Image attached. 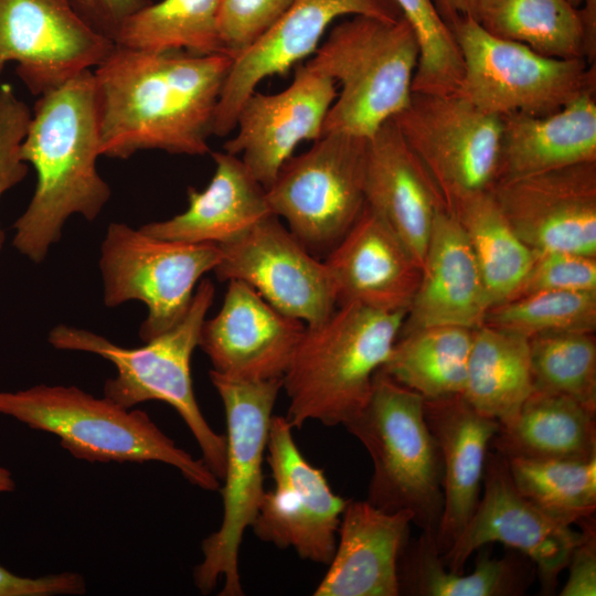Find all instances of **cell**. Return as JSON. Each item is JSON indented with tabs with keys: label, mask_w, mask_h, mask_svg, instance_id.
I'll return each mask as SVG.
<instances>
[{
	"label": "cell",
	"mask_w": 596,
	"mask_h": 596,
	"mask_svg": "<svg viewBox=\"0 0 596 596\" xmlns=\"http://www.w3.org/2000/svg\"><path fill=\"white\" fill-rule=\"evenodd\" d=\"M233 58L217 53L151 52L115 44L93 72L100 153L140 150L204 156Z\"/></svg>",
	"instance_id": "obj_1"
},
{
	"label": "cell",
	"mask_w": 596,
	"mask_h": 596,
	"mask_svg": "<svg viewBox=\"0 0 596 596\" xmlns=\"http://www.w3.org/2000/svg\"><path fill=\"white\" fill-rule=\"evenodd\" d=\"M102 156L95 82L86 70L39 96L20 157L36 172L34 194L15 221L13 246L41 263L58 242L66 220L94 221L111 195L99 175Z\"/></svg>",
	"instance_id": "obj_2"
},
{
	"label": "cell",
	"mask_w": 596,
	"mask_h": 596,
	"mask_svg": "<svg viewBox=\"0 0 596 596\" xmlns=\"http://www.w3.org/2000/svg\"><path fill=\"white\" fill-rule=\"evenodd\" d=\"M406 313L345 302L306 326L283 376L292 428L312 421L344 425L365 405Z\"/></svg>",
	"instance_id": "obj_3"
},
{
	"label": "cell",
	"mask_w": 596,
	"mask_h": 596,
	"mask_svg": "<svg viewBox=\"0 0 596 596\" xmlns=\"http://www.w3.org/2000/svg\"><path fill=\"white\" fill-rule=\"evenodd\" d=\"M0 413L32 429L53 434L73 457L89 462L158 461L174 467L206 491L221 480L201 459L177 446L141 409H126L77 386L39 384L0 392Z\"/></svg>",
	"instance_id": "obj_4"
},
{
	"label": "cell",
	"mask_w": 596,
	"mask_h": 596,
	"mask_svg": "<svg viewBox=\"0 0 596 596\" xmlns=\"http://www.w3.org/2000/svg\"><path fill=\"white\" fill-rule=\"evenodd\" d=\"M214 294L213 283L203 279L185 317L138 348H124L95 332L66 324L55 326L47 340L55 349L94 353L111 362L117 374L105 382L104 396L120 407L130 409L148 401H161L173 407L200 447L202 460L222 480L226 438L204 418L191 376V358Z\"/></svg>",
	"instance_id": "obj_5"
},
{
	"label": "cell",
	"mask_w": 596,
	"mask_h": 596,
	"mask_svg": "<svg viewBox=\"0 0 596 596\" xmlns=\"http://www.w3.org/2000/svg\"><path fill=\"white\" fill-rule=\"evenodd\" d=\"M419 47L408 22L352 15L329 32L306 64L338 82L326 134L370 138L409 103Z\"/></svg>",
	"instance_id": "obj_6"
},
{
	"label": "cell",
	"mask_w": 596,
	"mask_h": 596,
	"mask_svg": "<svg viewBox=\"0 0 596 596\" xmlns=\"http://www.w3.org/2000/svg\"><path fill=\"white\" fill-rule=\"evenodd\" d=\"M343 426L373 462L366 501L386 512H411L413 523L436 538L443 465L424 416V397L379 370L365 405Z\"/></svg>",
	"instance_id": "obj_7"
},
{
	"label": "cell",
	"mask_w": 596,
	"mask_h": 596,
	"mask_svg": "<svg viewBox=\"0 0 596 596\" xmlns=\"http://www.w3.org/2000/svg\"><path fill=\"white\" fill-rule=\"evenodd\" d=\"M209 375L222 400L226 421V464L220 488L223 518L220 528L201 543L203 557L193 578L202 594L212 593L222 578L220 596H242L240 547L266 491L263 461L283 379L241 381L213 370Z\"/></svg>",
	"instance_id": "obj_8"
},
{
	"label": "cell",
	"mask_w": 596,
	"mask_h": 596,
	"mask_svg": "<svg viewBox=\"0 0 596 596\" xmlns=\"http://www.w3.org/2000/svg\"><path fill=\"white\" fill-rule=\"evenodd\" d=\"M450 30L464 63L457 94L485 113L546 116L596 93L595 64L584 58L542 55L490 34L470 15Z\"/></svg>",
	"instance_id": "obj_9"
},
{
	"label": "cell",
	"mask_w": 596,
	"mask_h": 596,
	"mask_svg": "<svg viewBox=\"0 0 596 596\" xmlns=\"http://www.w3.org/2000/svg\"><path fill=\"white\" fill-rule=\"evenodd\" d=\"M366 146V138L322 135L266 189L272 213L311 253L330 252L363 211Z\"/></svg>",
	"instance_id": "obj_10"
},
{
	"label": "cell",
	"mask_w": 596,
	"mask_h": 596,
	"mask_svg": "<svg viewBox=\"0 0 596 596\" xmlns=\"http://www.w3.org/2000/svg\"><path fill=\"white\" fill-rule=\"evenodd\" d=\"M214 244L162 240L125 223H110L100 246L104 302L114 308L139 300L148 308L139 336L147 342L177 326L188 313L201 277L214 270Z\"/></svg>",
	"instance_id": "obj_11"
},
{
	"label": "cell",
	"mask_w": 596,
	"mask_h": 596,
	"mask_svg": "<svg viewBox=\"0 0 596 596\" xmlns=\"http://www.w3.org/2000/svg\"><path fill=\"white\" fill-rule=\"evenodd\" d=\"M437 185L447 211L491 191L497 180L501 117L485 113L459 94L412 92L393 118Z\"/></svg>",
	"instance_id": "obj_12"
},
{
	"label": "cell",
	"mask_w": 596,
	"mask_h": 596,
	"mask_svg": "<svg viewBox=\"0 0 596 596\" xmlns=\"http://www.w3.org/2000/svg\"><path fill=\"white\" fill-rule=\"evenodd\" d=\"M266 451L275 486L265 491L251 529L260 541L328 565L348 500L334 493L324 471L302 456L286 416L273 415Z\"/></svg>",
	"instance_id": "obj_13"
},
{
	"label": "cell",
	"mask_w": 596,
	"mask_h": 596,
	"mask_svg": "<svg viewBox=\"0 0 596 596\" xmlns=\"http://www.w3.org/2000/svg\"><path fill=\"white\" fill-rule=\"evenodd\" d=\"M482 487L483 493L470 520L451 547L440 555L444 566L451 573L464 574L473 552L500 542L534 563L541 595H554L558 576L567 567L581 532L523 497L512 480L507 458L497 451H488Z\"/></svg>",
	"instance_id": "obj_14"
},
{
	"label": "cell",
	"mask_w": 596,
	"mask_h": 596,
	"mask_svg": "<svg viewBox=\"0 0 596 596\" xmlns=\"http://www.w3.org/2000/svg\"><path fill=\"white\" fill-rule=\"evenodd\" d=\"M214 268L220 281L240 280L268 304L306 326L324 320L338 306L324 262L272 214L220 245Z\"/></svg>",
	"instance_id": "obj_15"
},
{
	"label": "cell",
	"mask_w": 596,
	"mask_h": 596,
	"mask_svg": "<svg viewBox=\"0 0 596 596\" xmlns=\"http://www.w3.org/2000/svg\"><path fill=\"white\" fill-rule=\"evenodd\" d=\"M114 45L68 0H0V76L17 62V75L33 95L96 67Z\"/></svg>",
	"instance_id": "obj_16"
},
{
	"label": "cell",
	"mask_w": 596,
	"mask_h": 596,
	"mask_svg": "<svg viewBox=\"0 0 596 596\" xmlns=\"http://www.w3.org/2000/svg\"><path fill=\"white\" fill-rule=\"evenodd\" d=\"M491 193L533 251L596 256V161L501 181Z\"/></svg>",
	"instance_id": "obj_17"
},
{
	"label": "cell",
	"mask_w": 596,
	"mask_h": 596,
	"mask_svg": "<svg viewBox=\"0 0 596 596\" xmlns=\"http://www.w3.org/2000/svg\"><path fill=\"white\" fill-rule=\"evenodd\" d=\"M337 94L336 82L306 63L298 64L285 89L275 94L255 91L247 97L236 118L237 131L223 149L241 155L245 167L266 190L300 142L322 136Z\"/></svg>",
	"instance_id": "obj_18"
},
{
	"label": "cell",
	"mask_w": 596,
	"mask_h": 596,
	"mask_svg": "<svg viewBox=\"0 0 596 596\" xmlns=\"http://www.w3.org/2000/svg\"><path fill=\"white\" fill-rule=\"evenodd\" d=\"M344 15L392 21L403 18L394 0H295L265 35L233 58L219 99L213 135L231 134L242 105L257 85L267 77L286 74L312 55L329 25Z\"/></svg>",
	"instance_id": "obj_19"
},
{
	"label": "cell",
	"mask_w": 596,
	"mask_h": 596,
	"mask_svg": "<svg viewBox=\"0 0 596 596\" xmlns=\"http://www.w3.org/2000/svg\"><path fill=\"white\" fill-rule=\"evenodd\" d=\"M306 324L247 284L228 280L219 312L203 321L199 345L212 370L241 381L283 379Z\"/></svg>",
	"instance_id": "obj_20"
},
{
	"label": "cell",
	"mask_w": 596,
	"mask_h": 596,
	"mask_svg": "<svg viewBox=\"0 0 596 596\" xmlns=\"http://www.w3.org/2000/svg\"><path fill=\"white\" fill-rule=\"evenodd\" d=\"M324 264L338 305L358 302L384 311L407 312L422 273L400 237L366 204Z\"/></svg>",
	"instance_id": "obj_21"
},
{
	"label": "cell",
	"mask_w": 596,
	"mask_h": 596,
	"mask_svg": "<svg viewBox=\"0 0 596 596\" xmlns=\"http://www.w3.org/2000/svg\"><path fill=\"white\" fill-rule=\"evenodd\" d=\"M364 194L365 204L394 231L422 269L435 216L447 207L393 118L368 138Z\"/></svg>",
	"instance_id": "obj_22"
},
{
	"label": "cell",
	"mask_w": 596,
	"mask_h": 596,
	"mask_svg": "<svg viewBox=\"0 0 596 596\" xmlns=\"http://www.w3.org/2000/svg\"><path fill=\"white\" fill-rule=\"evenodd\" d=\"M411 512H386L348 500L337 545L315 596H398V560L409 540Z\"/></svg>",
	"instance_id": "obj_23"
},
{
	"label": "cell",
	"mask_w": 596,
	"mask_h": 596,
	"mask_svg": "<svg viewBox=\"0 0 596 596\" xmlns=\"http://www.w3.org/2000/svg\"><path fill=\"white\" fill-rule=\"evenodd\" d=\"M491 301L470 243L457 220L445 209L434 220L421 280L402 331L483 324Z\"/></svg>",
	"instance_id": "obj_24"
},
{
	"label": "cell",
	"mask_w": 596,
	"mask_h": 596,
	"mask_svg": "<svg viewBox=\"0 0 596 596\" xmlns=\"http://www.w3.org/2000/svg\"><path fill=\"white\" fill-rule=\"evenodd\" d=\"M424 416L443 465V513L436 545L445 554L470 520L481 496L497 419L476 411L462 395L424 400Z\"/></svg>",
	"instance_id": "obj_25"
},
{
	"label": "cell",
	"mask_w": 596,
	"mask_h": 596,
	"mask_svg": "<svg viewBox=\"0 0 596 596\" xmlns=\"http://www.w3.org/2000/svg\"><path fill=\"white\" fill-rule=\"evenodd\" d=\"M215 170L201 191L188 189V207L171 219L151 222L140 230L162 240L223 245L272 215L265 188L241 158L212 152Z\"/></svg>",
	"instance_id": "obj_26"
},
{
	"label": "cell",
	"mask_w": 596,
	"mask_h": 596,
	"mask_svg": "<svg viewBox=\"0 0 596 596\" xmlns=\"http://www.w3.org/2000/svg\"><path fill=\"white\" fill-rule=\"evenodd\" d=\"M496 183L596 161V93L546 116H501Z\"/></svg>",
	"instance_id": "obj_27"
},
{
	"label": "cell",
	"mask_w": 596,
	"mask_h": 596,
	"mask_svg": "<svg viewBox=\"0 0 596 596\" xmlns=\"http://www.w3.org/2000/svg\"><path fill=\"white\" fill-rule=\"evenodd\" d=\"M472 18L490 34L555 58L595 64L596 0H479Z\"/></svg>",
	"instance_id": "obj_28"
},
{
	"label": "cell",
	"mask_w": 596,
	"mask_h": 596,
	"mask_svg": "<svg viewBox=\"0 0 596 596\" xmlns=\"http://www.w3.org/2000/svg\"><path fill=\"white\" fill-rule=\"evenodd\" d=\"M595 415L570 397L533 390L513 418L499 423L490 448L507 459L588 461L596 458Z\"/></svg>",
	"instance_id": "obj_29"
},
{
	"label": "cell",
	"mask_w": 596,
	"mask_h": 596,
	"mask_svg": "<svg viewBox=\"0 0 596 596\" xmlns=\"http://www.w3.org/2000/svg\"><path fill=\"white\" fill-rule=\"evenodd\" d=\"M477 551L475 570L455 574L444 566L434 535L409 539L398 560L400 595L521 596L532 585L536 570L526 555L512 550L498 558L486 545Z\"/></svg>",
	"instance_id": "obj_30"
},
{
	"label": "cell",
	"mask_w": 596,
	"mask_h": 596,
	"mask_svg": "<svg viewBox=\"0 0 596 596\" xmlns=\"http://www.w3.org/2000/svg\"><path fill=\"white\" fill-rule=\"evenodd\" d=\"M532 391L528 339L485 323L475 329L464 398L480 414L504 423Z\"/></svg>",
	"instance_id": "obj_31"
},
{
	"label": "cell",
	"mask_w": 596,
	"mask_h": 596,
	"mask_svg": "<svg viewBox=\"0 0 596 596\" xmlns=\"http://www.w3.org/2000/svg\"><path fill=\"white\" fill-rule=\"evenodd\" d=\"M473 330L459 326L401 330L380 370L424 400L462 395Z\"/></svg>",
	"instance_id": "obj_32"
},
{
	"label": "cell",
	"mask_w": 596,
	"mask_h": 596,
	"mask_svg": "<svg viewBox=\"0 0 596 596\" xmlns=\"http://www.w3.org/2000/svg\"><path fill=\"white\" fill-rule=\"evenodd\" d=\"M448 212L470 243L491 306L511 299L525 278L535 251L515 234L491 191L468 196Z\"/></svg>",
	"instance_id": "obj_33"
},
{
	"label": "cell",
	"mask_w": 596,
	"mask_h": 596,
	"mask_svg": "<svg viewBox=\"0 0 596 596\" xmlns=\"http://www.w3.org/2000/svg\"><path fill=\"white\" fill-rule=\"evenodd\" d=\"M220 0H161L130 15L115 44L151 52L225 54L217 26Z\"/></svg>",
	"instance_id": "obj_34"
},
{
	"label": "cell",
	"mask_w": 596,
	"mask_h": 596,
	"mask_svg": "<svg viewBox=\"0 0 596 596\" xmlns=\"http://www.w3.org/2000/svg\"><path fill=\"white\" fill-rule=\"evenodd\" d=\"M507 460L517 489L544 513L568 525L595 514L596 458Z\"/></svg>",
	"instance_id": "obj_35"
},
{
	"label": "cell",
	"mask_w": 596,
	"mask_h": 596,
	"mask_svg": "<svg viewBox=\"0 0 596 596\" xmlns=\"http://www.w3.org/2000/svg\"><path fill=\"white\" fill-rule=\"evenodd\" d=\"M528 341L533 390L570 397L596 413L594 332H550Z\"/></svg>",
	"instance_id": "obj_36"
},
{
	"label": "cell",
	"mask_w": 596,
	"mask_h": 596,
	"mask_svg": "<svg viewBox=\"0 0 596 596\" xmlns=\"http://www.w3.org/2000/svg\"><path fill=\"white\" fill-rule=\"evenodd\" d=\"M485 324L526 339L562 331L595 332L596 291L551 290L493 305Z\"/></svg>",
	"instance_id": "obj_37"
},
{
	"label": "cell",
	"mask_w": 596,
	"mask_h": 596,
	"mask_svg": "<svg viewBox=\"0 0 596 596\" xmlns=\"http://www.w3.org/2000/svg\"><path fill=\"white\" fill-rule=\"evenodd\" d=\"M394 2L414 31L419 47L412 92L457 94L464 75L462 57L433 0Z\"/></svg>",
	"instance_id": "obj_38"
},
{
	"label": "cell",
	"mask_w": 596,
	"mask_h": 596,
	"mask_svg": "<svg viewBox=\"0 0 596 596\" xmlns=\"http://www.w3.org/2000/svg\"><path fill=\"white\" fill-rule=\"evenodd\" d=\"M295 0H220L217 26L225 54L235 58L286 13Z\"/></svg>",
	"instance_id": "obj_39"
},
{
	"label": "cell",
	"mask_w": 596,
	"mask_h": 596,
	"mask_svg": "<svg viewBox=\"0 0 596 596\" xmlns=\"http://www.w3.org/2000/svg\"><path fill=\"white\" fill-rule=\"evenodd\" d=\"M551 290L596 291V256L562 251L535 252L533 263L512 298Z\"/></svg>",
	"instance_id": "obj_40"
},
{
	"label": "cell",
	"mask_w": 596,
	"mask_h": 596,
	"mask_svg": "<svg viewBox=\"0 0 596 596\" xmlns=\"http://www.w3.org/2000/svg\"><path fill=\"white\" fill-rule=\"evenodd\" d=\"M32 111L19 99L12 87L0 85V196L20 183L29 171L20 157V146L26 134ZM4 232L0 226V251Z\"/></svg>",
	"instance_id": "obj_41"
},
{
	"label": "cell",
	"mask_w": 596,
	"mask_h": 596,
	"mask_svg": "<svg viewBox=\"0 0 596 596\" xmlns=\"http://www.w3.org/2000/svg\"><path fill=\"white\" fill-rule=\"evenodd\" d=\"M82 574L63 572L40 577L19 576L0 565V596H70L86 593Z\"/></svg>",
	"instance_id": "obj_42"
},
{
	"label": "cell",
	"mask_w": 596,
	"mask_h": 596,
	"mask_svg": "<svg viewBox=\"0 0 596 596\" xmlns=\"http://www.w3.org/2000/svg\"><path fill=\"white\" fill-rule=\"evenodd\" d=\"M582 528L581 539L576 544L567 567L566 584L561 596L596 595V522L594 515L578 522Z\"/></svg>",
	"instance_id": "obj_43"
},
{
	"label": "cell",
	"mask_w": 596,
	"mask_h": 596,
	"mask_svg": "<svg viewBox=\"0 0 596 596\" xmlns=\"http://www.w3.org/2000/svg\"><path fill=\"white\" fill-rule=\"evenodd\" d=\"M75 12L94 31L109 39H115L125 21L150 4V0H68Z\"/></svg>",
	"instance_id": "obj_44"
},
{
	"label": "cell",
	"mask_w": 596,
	"mask_h": 596,
	"mask_svg": "<svg viewBox=\"0 0 596 596\" xmlns=\"http://www.w3.org/2000/svg\"><path fill=\"white\" fill-rule=\"evenodd\" d=\"M479 0H433L444 22L450 25L459 18L473 15Z\"/></svg>",
	"instance_id": "obj_45"
},
{
	"label": "cell",
	"mask_w": 596,
	"mask_h": 596,
	"mask_svg": "<svg viewBox=\"0 0 596 596\" xmlns=\"http://www.w3.org/2000/svg\"><path fill=\"white\" fill-rule=\"evenodd\" d=\"M15 489V482L10 470L0 467V494Z\"/></svg>",
	"instance_id": "obj_46"
},
{
	"label": "cell",
	"mask_w": 596,
	"mask_h": 596,
	"mask_svg": "<svg viewBox=\"0 0 596 596\" xmlns=\"http://www.w3.org/2000/svg\"><path fill=\"white\" fill-rule=\"evenodd\" d=\"M574 7L579 8L585 0H568Z\"/></svg>",
	"instance_id": "obj_47"
}]
</instances>
